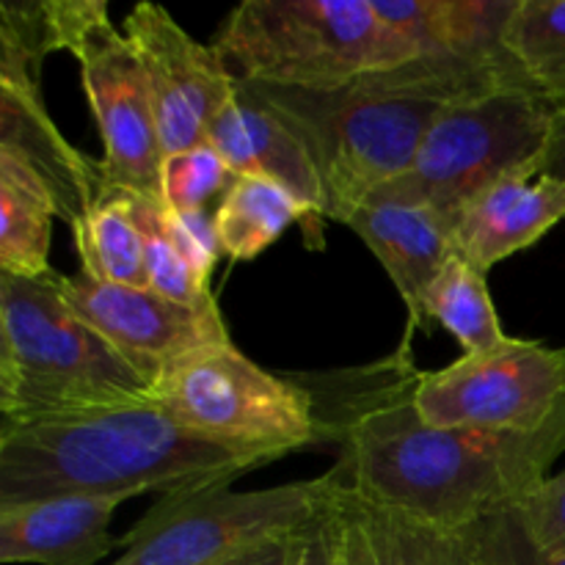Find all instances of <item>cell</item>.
<instances>
[{
  "instance_id": "cell-20",
  "label": "cell",
  "mask_w": 565,
  "mask_h": 565,
  "mask_svg": "<svg viewBox=\"0 0 565 565\" xmlns=\"http://www.w3.org/2000/svg\"><path fill=\"white\" fill-rule=\"evenodd\" d=\"M292 224H301L309 248H323V226L296 193L270 177L241 174L215 207L221 254L235 263L259 257Z\"/></svg>"
},
{
  "instance_id": "cell-22",
  "label": "cell",
  "mask_w": 565,
  "mask_h": 565,
  "mask_svg": "<svg viewBox=\"0 0 565 565\" xmlns=\"http://www.w3.org/2000/svg\"><path fill=\"white\" fill-rule=\"evenodd\" d=\"M72 237L83 265L81 274L105 285L149 287L143 235L127 207L125 191L103 185Z\"/></svg>"
},
{
  "instance_id": "cell-30",
  "label": "cell",
  "mask_w": 565,
  "mask_h": 565,
  "mask_svg": "<svg viewBox=\"0 0 565 565\" xmlns=\"http://www.w3.org/2000/svg\"><path fill=\"white\" fill-rule=\"evenodd\" d=\"M301 565H340V561H337L334 544H331L329 530H326L323 516H320L318 522L309 527L307 544H303Z\"/></svg>"
},
{
  "instance_id": "cell-5",
  "label": "cell",
  "mask_w": 565,
  "mask_h": 565,
  "mask_svg": "<svg viewBox=\"0 0 565 565\" xmlns=\"http://www.w3.org/2000/svg\"><path fill=\"white\" fill-rule=\"evenodd\" d=\"M301 130L326 193V221L348 215L386 182L406 174L445 105L356 81L334 92H298L252 83Z\"/></svg>"
},
{
  "instance_id": "cell-10",
  "label": "cell",
  "mask_w": 565,
  "mask_h": 565,
  "mask_svg": "<svg viewBox=\"0 0 565 565\" xmlns=\"http://www.w3.org/2000/svg\"><path fill=\"white\" fill-rule=\"evenodd\" d=\"M412 406L436 428L539 430L565 406V348L508 337L494 351L417 370Z\"/></svg>"
},
{
  "instance_id": "cell-15",
  "label": "cell",
  "mask_w": 565,
  "mask_h": 565,
  "mask_svg": "<svg viewBox=\"0 0 565 565\" xmlns=\"http://www.w3.org/2000/svg\"><path fill=\"white\" fill-rule=\"evenodd\" d=\"M125 497L66 494L0 505V561L97 565L119 546L110 522Z\"/></svg>"
},
{
  "instance_id": "cell-6",
  "label": "cell",
  "mask_w": 565,
  "mask_h": 565,
  "mask_svg": "<svg viewBox=\"0 0 565 565\" xmlns=\"http://www.w3.org/2000/svg\"><path fill=\"white\" fill-rule=\"evenodd\" d=\"M555 119L533 88H502L445 105L406 174L386 182L373 199L423 204L456 226L458 213L491 185L519 171L535 177Z\"/></svg>"
},
{
  "instance_id": "cell-7",
  "label": "cell",
  "mask_w": 565,
  "mask_h": 565,
  "mask_svg": "<svg viewBox=\"0 0 565 565\" xmlns=\"http://www.w3.org/2000/svg\"><path fill=\"white\" fill-rule=\"evenodd\" d=\"M152 403L185 430L226 445L290 456L323 441L309 386L268 373L232 342L193 351L160 370Z\"/></svg>"
},
{
  "instance_id": "cell-27",
  "label": "cell",
  "mask_w": 565,
  "mask_h": 565,
  "mask_svg": "<svg viewBox=\"0 0 565 565\" xmlns=\"http://www.w3.org/2000/svg\"><path fill=\"white\" fill-rule=\"evenodd\" d=\"M480 565H565L561 552L544 550L530 535L516 508L478 519L461 530Z\"/></svg>"
},
{
  "instance_id": "cell-13",
  "label": "cell",
  "mask_w": 565,
  "mask_h": 565,
  "mask_svg": "<svg viewBox=\"0 0 565 565\" xmlns=\"http://www.w3.org/2000/svg\"><path fill=\"white\" fill-rule=\"evenodd\" d=\"M207 143L218 149L237 177L259 174L281 182L326 230L323 182L301 130L252 83L237 77V94L213 119Z\"/></svg>"
},
{
  "instance_id": "cell-25",
  "label": "cell",
  "mask_w": 565,
  "mask_h": 565,
  "mask_svg": "<svg viewBox=\"0 0 565 565\" xmlns=\"http://www.w3.org/2000/svg\"><path fill=\"white\" fill-rule=\"evenodd\" d=\"M127 207L136 218L138 230L143 235V252H147V274L149 287L160 296L193 307H210L215 301L210 281L199 276L188 254L182 252L174 230H171L169 210L158 199L141 196V193L125 191Z\"/></svg>"
},
{
  "instance_id": "cell-3",
  "label": "cell",
  "mask_w": 565,
  "mask_h": 565,
  "mask_svg": "<svg viewBox=\"0 0 565 565\" xmlns=\"http://www.w3.org/2000/svg\"><path fill=\"white\" fill-rule=\"evenodd\" d=\"M152 401V379L88 326L61 274H0V423Z\"/></svg>"
},
{
  "instance_id": "cell-24",
  "label": "cell",
  "mask_w": 565,
  "mask_h": 565,
  "mask_svg": "<svg viewBox=\"0 0 565 565\" xmlns=\"http://www.w3.org/2000/svg\"><path fill=\"white\" fill-rule=\"evenodd\" d=\"M502 42L530 86L565 116V0H519Z\"/></svg>"
},
{
  "instance_id": "cell-28",
  "label": "cell",
  "mask_w": 565,
  "mask_h": 565,
  "mask_svg": "<svg viewBox=\"0 0 565 565\" xmlns=\"http://www.w3.org/2000/svg\"><path fill=\"white\" fill-rule=\"evenodd\" d=\"M516 511L544 550L565 555V469L550 475Z\"/></svg>"
},
{
  "instance_id": "cell-14",
  "label": "cell",
  "mask_w": 565,
  "mask_h": 565,
  "mask_svg": "<svg viewBox=\"0 0 565 565\" xmlns=\"http://www.w3.org/2000/svg\"><path fill=\"white\" fill-rule=\"evenodd\" d=\"M0 149L20 154L42 177L70 230L81 224L105 185L99 160L72 147L50 119L39 83L0 81Z\"/></svg>"
},
{
  "instance_id": "cell-18",
  "label": "cell",
  "mask_w": 565,
  "mask_h": 565,
  "mask_svg": "<svg viewBox=\"0 0 565 565\" xmlns=\"http://www.w3.org/2000/svg\"><path fill=\"white\" fill-rule=\"evenodd\" d=\"M565 218V182L527 171L505 177L458 213L456 252L489 274L502 259L535 246Z\"/></svg>"
},
{
  "instance_id": "cell-11",
  "label": "cell",
  "mask_w": 565,
  "mask_h": 565,
  "mask_svg": "<svg viewBox=\"0 0 565 565\" xmlns=\"http://www.w3.org/2000/svg\"><path fill=\"white\" fill-rule=\"evenodd\" d=\"M121 33L141 61L163 154L207 141L215 116L237 94V77L213 44H202L158 3L132 6Z\"/></svg>"
},
{
  "instance_id": "cell-2",
  "label": "cell",
  "mask_w": 565,
  "mask_h": 565,
  "mask_svg": "<svg viewBox=\"0 0 565 565\" xmlns=\"http://www.w3.org/2000/svg\"><path fill=\"white\" fill-rule=\"evenodd\" d=\"M285 458L185 430L152 401L0 423V505L92 494H182Z\"/></svg>"
},
{
  "instance_id": "cell-16",
  "label": "cell",
  "mask_w": 565,
  "mask_h": 565,
  "mask_svg": "<svg viewBox=\"0 0 565 565\" xmlns=\"http://www.w3.org/2000/svg\"><path fill=\"white\" fill-rule=\"evenodd\" d=\"M401 292L414 329H428L425 298L456 252L450 221L423 204L373 199L345 218Z\"/></svg>"
},
{
  "instance_id": "cell-4",
  "label": "cell",
  "mask_w": 565,
  "mask_h": 565,
  "mask_svg": "<svg viewBox=\"0 0 565 565\" xmlns=\"http://www.w3.org/2000/svg\"><path fill=\"white\" fill-rule=\"evenodd\" d=\"M213 50L241 81L298 92H334L417 58L373 0H246Z\"/></svg>"
},
{
  "instance_id": "cell-29",
  "label": "cell",
  "mask_w": 565,
  "mask_h": 565,
  "mask_svg": "<svg viewBox=\"0 0 565 565\" xmlns=\"http://www.w3.org/2000/svg\"><path fill=\"white\" fill-rule=\"evenodd\" d=\"M535 177H552V180L565 182V116L555 119L544 154H541L539 166H535Z\"/></svg>"
},
{
  "instance_id": "cell-9",
  "label": "cell",
  "mask_w": 565,
  "mask_h": 565,
  "mask_svg": "<svg viewBox=\"0 0 565 565\" xmlns=\"http://www.w3.org/2000/svg\"><path fill=\"white\" fill-rule=\"evenodd\" d=\"M61 50L81 64L83 92L103 138V182L160 202V143L152 94L141 61L110 25L103 0H55Z\"/></svg>"
},
{
  "instance_id": "cell-19",
  "label": "cell",
  "mask_w": 565,
  "mask_h": 565,
  "mask_svg": "<svg viewBox=\"0 0 565 565\" xmlns=\"http://www.w3.org/2000/svg\"><path fill=\"white\" fill-rule=\"evenodd\" d=\"M419 55L505 61V28L519 0H373Z\"/></svg>"
},
{
  "instance_id": "cell-26",
  "label": "cell",
  "mask_w": 565,
  "mask_h": 565,
  "mask_svg": "<svg viewBox=\"0 0 565 565\" xmlns=\"http://www.w3.org/2000/svg\"><path fill=\"white\" fill-rule=\"evenodd\" d=\"M235 180L237 174L221 158L218 149L204 141L177 154H166L160 166V202L171 213L215 210Z\"/></svg>"
},
{
  "instance_id": "cell-17",
  "label": "cell",
  "mask_w": 565,
  "mask_h": 565,
  "mask_svg": "<svg viewBox=\"0 0 565 565\" xmlns=\"http://www.w3.org/2000/svg\"><path fill=\"white\" fill-rule=\"evenodd\" d=\"M323 522L340 565H480L461 530H441L386 511L340 486Z\"/></svg>"
},
{
  "instance_id": "cell-23",
  "label": "cell",
  "mask_w": 565,
  "mask_h": 565,
  "mask_svg": "<svg viewBox=\"0 0 565 565\" xmlns=\"http://www.w3.org/2000/svg\"><path fill=\"white\" fill-rule=\"evenodd\" d=\"M425 318L450 331L463 356L494 351L508 340L489 290V274L452 254L425 298Z\"/></svg>"
},
{
  "instance_id": "cell-12",
  "label": "cell",
  "mask_w": 565,
  "mask_h": 565,
  "mask_svg": "<svg viewBox=\"0 0 565 565\" xmlns=\"http://www.w3.org/2000/svg\"><path fill=\"white\" fill-rule=\"evenodd\" d=\"M61 292L88 326L152 381L188 353L232 342L218 303L193 307L171 301L152 287L105 285L86 274H61Z\"/></svg>"
},
{
  "instance_id": "cell-21",
  "label": "cell",
  "mask_w": 565,
  "mask_h": 565,
  "mask_svg": "<svg viewBox=\"0 0 565 565\" xmlns=\"http://www.w3.org/2000/svg\"><path fill=\"white\" fill-rule=\"evenodd\" d=\"M58 218L53 193L20 158L0 149V274L42 279L50 268V237Z\"/></svg>"
},
{
  "instance_id": "cell-8",
  "label": "cell",
  "mask_w": 565,
  "mask_h": 565,
  "mask_svg": "<svg viewBox=\"0 0 565 565\" xmlns=\"http://www.w3.org/2000/svg\"><path fill=\"white\" fill-rule=\"evenodd\" d=\"M334 489L326 472L259 491L221 483L169 494L119 541L125 552L110 565H224L259 544L307 533Z\"/></svg>"
},
{
  "instance_id": "cell-1",
  "label": "cell",
  "mask_w": 565,
  "mask_h": 565,
  "mask_svg": "<svg viewBox=\"0 0 565 565\" xmlns=\"http://www.w3.org/2000/svg\"><path fill=\"white\" fill-rule=\"evenodd\" d=\"M406 353L309 386L323 441L340 450L334 483L441 530L522 505L565 452V406L539 430L436 428L412 406L417 370Z\"/></svg>"
}]
</instances>
